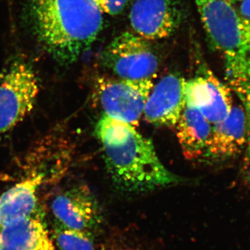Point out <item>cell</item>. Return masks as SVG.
I'll return each instance as SVG.
<instances>
[{"label":"cell","mask_w":250,"mask_h":250,"mask_svg":"<svg viewBox=\"0 0 250 250\" xmlns=\"http://www.w3.org/2000/svg\"><path fill=\"white\" fill-rule=\"evenodd\" d=\"M95 134L101 143L108 175L118 190L141 193L183 181L166 168L152 141L131 125L103 114Z\"/></svg>","instance_id":"cell-1"},{"label":"cell","mask_w":250,"mask_h":250,"mask_svg":"<svg viewBox=\"0 0 250 250\" xmlns=\"http://www.w3.org/2000/svg\"><path fill=\"white\" fill-rule=\"evenodd\" d=\"M28 14L39 43L63 65L76 62L98 39L103 13L95 0H28Z\"/></svg>","instance_id":"cell-2"},{"label":"cell","mask_w":250,"mask_h":250,"mask_svg":"<svg viewBox=\"0 0 250 250\" xmlns=\"http://www.w3.org/2000/svg\"><path fill=\"white\" fill-rule=\"evenodd\" d=\"M207 39L223 56L228 85L250 108V20L228 0H195Z\"/></svg>","instance_id":"cell-3"},{"label":"cell","mask_w":250,"mask_h":250,"mask_svg":"<svg viewBox=\"0 0 250 250\" xmlns=\"http://www.w3.org/2000/svg\"><path fill=\"white\" fill-rule=\"evenodd\" d=\"M39 93V79L24 59H15L3 68L0 72V141L32 111Z\"/></svg>","instance_id":"cell-4"},{"label":"cell","mask_w":250,"mask_h":250,"mask_svg":"<svg viewBox=\"0 0 250 250\" xmlns=\"http://www.w3.org/2000/svg\"><path fill=\"white\" fill-rule=\"evenodd\" d=\"M103 65L118 78L152 79L160 59L149 41L131 31L116 36L104 50Z\"/></svg>","instance_id":"cell-5"},{"label":"cell","mask_w":250,"mask_h":250,"mask_svg":"<svg viewBox=\"0 0 250 250\" xmlns=\"http://www.w3.org/2000/svg\"><path fill=\"white\" fill-rule=\"evenodd\" d=\"M153 87L152 79L100 77L95 82V93L104 114L136 127Z\"/></svg>","instance_id":"cell-6"},{"label":"cell","mask_w":250,"mask_h":250,"mask_svg":"<svg viewBox=\"0 0 250 250\" xmlns=\"http://www.w3.org/2000/svg\"><path fill=\"white\" fill-rule=\"evenodd\" d=\"M133 32L148 41L173 35L184 20L179 0H134L129 12Z\"/></svg>","instance_id":"cell-7"},{"label":"cell","mask_w":250,"mask_h":250,"mask_svg":"<svg viewBox=\"0 0 250 250\" xmlns=\"http://www.w3.org/2000/svg\"><path fill=\"white\" fill-rule=\"evenodd\" d=\"M51 210L54 221L67 228L95 232L104 222L103 210L87 186H75L54 199Z\"/></svg>","instance_id":"cell-8"},{"label":"cell","mask_w":250,"mask_h":250,"mask_svg":"<svg viewBox=\"0 0 250 250\" xmlns=\"http://www.w3.org/2000/svg\"><path fill=\"white\" fill-rule=\"evenodd\" d=\"M187 104L197 108L211 124L228 118L233 108L231 88L204 67L196 76L186 81Z\"/></svg>","instance_id":"cell-9"},{"label":"cell","mask_w":250,"mask_h":250,"mask_svg":"<svg viewBox=\"0 0 250 250\" xmlns=\"http://www.w3.org/2000/svg\"><path fill=\"white\" fill-rule=\"evenodd\" d=\"M186 80L169 74L153 87L143 113L147 123L155 126H173L187 105Z\"/></svg>","instance_id":"cell-10"},{"label":"cell","mask_w":250,"mask_h":250,"mask_svg":"<svg viewBox=\"0 0 250 250\" xmlns=\"http://www.w3.org/2000/svg\"><path fill=\"white\" fill-rule=\"evenodd\" d=\"M207 158L226 161L239 154L248 143V126L243 106H233L226 119L213 124Z\"/></svg>","instance_id":"cell-11"},{"label":"cell","mask_w":250,"mask_h":250,"mask_svg":"<svg viewBox=\"0 0 250 250\" xmlns=\"http://www.w3.org/2000/svg\"><path fill=\"white\" fill-rule=\"evenodd\" d=\"M45 175L34 172L0 197V230L31 216L39 209L38 190Z\"/></svg>","instance_id":"cell-12"},{"label":"cell","mask_w":250,"mask_h":250,"mask_svg":"<svg viewBox=\"0 0 250 250\" xmlns=\"http://www.w3.org/2000/svg\"><path fill=\"white\" fill-rule=\"evenodd\" d=\"M0 250H55L41 208L0 230Z\"/></svg>","instance_id":"cell-13"},{"label":"cell","mask_w":250,"mask_h":250,"mask_svg":"<svg viewBox=\"0 0 250 250\" xmlns=\"http://www.w3.org/2000/svg\"><path fill=\"white\" fill-rule=\"evenodd\" d=\"M177 126V136L184 156L188 160L207 157L213 126L197 108L186 105Z\"/></svg>","instance_id":"cell-14"},{"label":"cell","mask_w":250,"mask_h":250,"mask_svg":"<svg viewBox=\"0 0 250 250\" xmlns=\"http://www.w3.org/2000/svg\"><path fill=\"white\" fill-rule=\"evenodd\" d=\"M54 239L60 250H95L93 232L63 226L54 221Z\"/></svg>","instance_id":"cell-15"},{"label":"cell","mask_w":250,"mask_h":250,"mask_svg":"<svg viewBox=\"0 0 250 250\" xmlns=\"http://www.w3.org/2000/svg\"><path fill=\"white\" fill-rule=\"evenodd\" d=\"M103 13L110 16H118L123 12L129 0H95Z\"/></svg>","instance_id":"cell-16"},{"label":"cell","mask_w":250,"mask_h":250,"mask_svg":"<svg viewBox=\"0 0 250 250\" xmlns=\"http://www.w3.org/2000/svg\"><path fill=\"white\" fill-rule=\"evenodd\" d=\"M238 13L243 18L250 20V0H241Z\"/></svg>","instance_id":"cell-17"},{"label":"cell","mask_w":250,"mask_h":250,"mask_svg":"<svg viewBox=\"0 0 250 250\" xmlns=\"http://www.w3.org/2000/svg\"><path fill=\"white\" fill-rule=\"evenodd\" d=\"M229 2H231V4H236V3L239 2L241 0H228Z\"/></svg>","instance_id":"cell-18"},{"label":"cell","mask_w":250,"mask_h":250,"mask_svg":"<svg viewBox=\"0 0 250 250\" xmlns=\"http://www.w3.org/2000/svg\"><path fill=\"white\" fill-rule=\"evenodd\" d=\"M95 250H112L111 249H108V248H104V247H102V248H98V249Z\"/></svg>","instance_id":"cell-19"},{"label":"cell","mask_w":250,"mask_h":250,"mask_svg":"<svg viewBox=\"0 0 250 250\" xmlns=\"http://www.w3.org/2000/svg\"></svg>","instance_id":"cell-20"},{"label":"cell","mask_w":250,"mask_h":250,"mask_svg":"<svg viewBox=\"0 0 250 250\" xmlns=\"http://www.w3.org/2000/svg\"></svg>","instance_id":"cell-21"}]
</instances>
